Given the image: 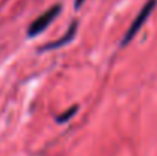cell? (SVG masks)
I'll return each mask as SVG.
<instances>
[{"label": "cell", "instance_id": "obj_2", "mask_svg": "<svg viewBox=\"0 0 157 156\" xmlns=\"http://www.w3.org/2000/svg\"><path fill=\"white\" fill-rule=\"evenodd\" d=\"M59 11H61V5H53L49 9H46L41 15H38V17L29 25V28H28V35H29V37H35V35H38L40 32H43L53 20L58 17Z\"/></svg>", "mask_w": 157, "mask_h": 156}, {"label": "cell", "instance_id": "obj_4", "mask_svg": "<svg viewBox=\"0 0 157 156\" xmlns=\"http://www.w3.org/2000/svg\"><path fill=\"white\" fill-rule=\"evenodd\" d=\"M76 112H78V106H72L69 110H66V112H63L61 115H58V116H56V121H58V122H66V121H69Z\"/></svg>", "mask_w": 157, "mask_h": 156}, {"label": "cell", "instance_id": "obj_3", "mask_svg": "<svg viewBox=\"0 0 157 156\" xmlns=\"http://www.w3.org/2000/svg\"><path fill=\"white\" fill-rule=\"evenodd\" d=\"M76 31H78V22L75 20V22H72V23H70L69 29L66 31V34H64L61 38H58V40H55V42H51V43L44 45V46L40 49V52L51 51V49H58V48H63V46L69 45V43H70V42L75 38V35H76Z\"/></svg>", "mask_w": 157, "mask_h": 156}, {"label": "cell", "instance_id": "obj_5", "mask_svg": "<svg viewBox=\"0 0 157 156\" xmlns=\"http://www.w3.org/2000/svg\"><path fill=\"white\" fill-rule=\"evenodd\" d=\"M84 2H86V0H75V8H76V9H78V8H81Z\"/></svg>", "mask_w": 157, "mask_h": 156}, {"label": "cell", "instance_id": "obj_1", "mask_svg": "<svg viewBox=\"0 0 157 156\" xmlns=\"http://www.w3.org/2000/svg\"><path fill=\"white\" fill-rule=\"evenodd\" d=\"M157 5V0H148L144 6H142V9L139 11V14L136 15V18L133 20V23H131V26L128 28V31L125 32V35H124V38H122V42H121V48H124V46H127L134 37H136V34L140 31V28L145 25V22L148 20V17L151 15V12L154 11V8H156Z\"/></svg>", "mask_w": 157, "mask_h": 156}]
</instances>
